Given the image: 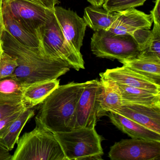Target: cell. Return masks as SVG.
Masks as SVG:
<instances>
[{"label": "cell", "mask_w": 160, "mask_h": 160, "mask_svg": "<svg viewBox=\"0 0 160 160\" xmlns=\"http://www.w3.org/2000/svg\"><path fill=\"white\" fill-rule=\"evenodd\" d=\"M1 41L3 51L17 62L18 67L11 76L25 87L37 82L57 79L71 68L66 62L47 56L40 48L20 43L6 31H3Z\"/></svg>", "instance_id": "obj_1"}, {"label": "cell", "mask_w": 160, "mask_h": 160, "mask_svg": "<svg viewBox=\"0 0 160 160\" xmlns=\"http://www.w3.org/2000/svg\"><path fill=\"white\" fill-rule=\"evenodd\" d=\"M85 82L59 86L40 104L36 124L53 133L73 130L78 102Z\"/></svg>", "instance_id": "obj_2"}, {"label": "cell", "mask_w": 160, "mask_h": 160, "mask_svg": "<svg viewBox=\"0 0 160 160\" xmlns=\"http://www.w3.org/2000/svg\"><path fill=\"white\" fill-rule=\"evenodd\" d=\"M17 143L11 160H66L54 133L39 124Z\"/></svg>", "instance_id": "obj_3"}, {"label": "cell", "mask_w": 160, "mask_h": 160, "mask_svg": "<svg viewBox=\"0 0 160 160\" xmlns=\"http://www.w3.org/2000/svg\"><path fill=\"white\" fill-rule=\"evenodd\" d=\"M54 133L66 160L102 159V139L95 128H79Z\"/></svg>", "instance_id": "obj_4"}, {"label": "cell", "mask_w": 160, "mask_h": 160, "mask_svg": "<svg viewBox=\"0 0 160 160\" xmlns=\"http://www.w3.org/2000/svg\"><path fill=\"white\" fill-rule=\"evenodd\" d=\"M40 41L43 52L47 56L62 60L76 71L85 69L82 54L69 43L55 14L41 29Z\"/></svg>", "instance_id": "obj_5"}, {"label": "cell", "mask_w": 160, "mask_h": 160, "mask_svg": "<svg viewBox=\"0 0 160 160\" xmlns=\"http://www.w3.org/2000/svg\"><path fill=\"white\" fill-rule=\"evenodd\" d=\"M91 48L98 58L120 61L136 58L140 51L132 35H116L110 31L94 32Z\"/></svg>", "instance_id": "obj_6"}, {"label": "cell", "mask_w": 160, "mask_h": 160, "mask_svg": "<svg viewBox=\"0 0 160 160\" xmlns=\"http://www.w3.org/2000/svg\"><path fill=\"white\" fill-rule=\"evenodd\" d=\"M2 6L40 41L41 29L54 14V12L41 6L34 0H3Z\"/></svg>", "instance_id": "obj_7"}, {"label": "cell", "mask_w": 160, "mask_h": 160, "mask_svg": "<svg viewBox=\"0 0 160 160\" xmlns=\"http://www.w3.org/2000/svg\"><path fill=\"white\" fill-rule=\"evenodd\" d=\"M101 84L93 79L85 82V86L78 102L73 129L95 128L100 118Z\"/></svg>", "instance_id": "obj_8"}, {"label": "cell", "mask_w": 160, "mask_h": 160, "mask_svg": "<svg viewBox=\"0 0 160 160\" xmlns=\"http://www.w3.org/2000/svg\"><path fill=\"white\" fill-rule=\"evenodd\" d=\"M108 157L111 160H160V141L122 139L110 148Z\"/></svg>", "instance_id": "obj_9"}, {"label": "cell", "mask_w": 160, "mask_h": 160, "mask_svg": "<svg viewBox=\"0 0 160 160\" xmlns=\"http://www.w3.org/2000/svg\"><path fill=\"white\" fill-rule=\"evenodd\" d=\"M54 12L67 41L76 51L81 53L87 27L84 19L76 12L60 6H56Z\"/></svg>", "instance_id": "obj_10"}, {"label": "cell", "mask_w": 160, "mask_h": 160, "mask_svg": "<svg viewBox=\"0 0 160 160\" xmlns=\"http://www.w3.org/2000/svg\"><path fill=\"white\" fill-rule=\"evenodd\" d=\"M116 112L160 134V105L124 102Z\"/></svg>", "instance_id": "obj_11"}, {"label": "cell", "mask_w": 160, "mask_h": 160, "mask_svg": "<svg viewBox=\"0 0 160 160\" xmlns=\"http://www.w3.org/2000/svg\"><path fill=\"white\" fill-rule=\"evenodd\" d=\"M152 23L150 15L135 8H129L119 12L109 31L116 35H132L140 29H150Z\"/></svg>", "instance_id": "obj_12"}, {"label": "cell", "mask_w": 160, "mask_h": 160, "mask_svg": "<svg viewBox=\"0 0 160 160\" xmlns=\"http://www.w3.org/2000/svg\"><path fill=\"white\" fill-rule=\"evenodd\" d=\"M100 76L118 85H124L138 88L154 93H160V85L132 71L125 66L107 69Z\"/></svg>", "instance_id": "obj_13"}, {"label": "cell", "mask_w": 160, "mask_h": 160, "mask_svg": "<svg viewBox=\"0 0 160 160\" xmlns=\"http://www.w3.org/2000/svg\"><path fill=\"white\" fill-rule=\"evenodd\" d=\"M2 13L4 30L20 43L42 50L41 42L38 37L14 19L7 8L3 6H2Z\"/></svg>", "instance_id": "obj_14"}, {"label": "cell", "mask_w": 160, "mask_h": 160, "mask_svg": "<svg viewBox=\"0 0 160 160\" xmlns=\"http://www.w3.org/2000/svg\"><path fill=\"white\" fill-rule=\"evenodd\" d=\"M111 122L118 129L133 138L160 141V134L116 112H109Z\"/></svg>", "instance_id": "obj_15"}, {"label": "cell", "mask_w": 160, "mask_h": 160, "mask_svg": "<svg viewBox=\"0 0 160 160\" xmlns=\"http://www.w3.org/2000/svg\"><path fill=\"white\" fill-rule=\"evenodd\" d=\"M100 117L108 112H116L122 105V98L118 84L101 76Z\"/></svg>", "instance_id": "obj_16"}, {"label": "cell", "mask_w": 160, "mask_h": 160, "mask_svg": "<svg viewBox=\"0 0 160 160\" xmlns=\"http://www.w3.org/2000/svg\"><path fill=\"white\" fill-rule=\"evenodd\" d=\"M119 62L132 71L160 85V59L138 56Z\"/></svg>", "instance_id": "obj_17"}, {"label": "cell", "mask_w": 160, "mask_h": 160, "mask_svg": "<svg viewBox=\"0 0 160 160\" xmlns=\"http://www.w3.org/2000/svg\"><path fill=\"white\" fill-rule=\"evenodd\" d=\"M60 80L37 82L26 87L23 92L22 102L26 108H32L44 100L59 86Z\"/></svg>", "instance_id": "obj_18"}, {"label": "cell", "mask_w": 160, "mask_h": 160, "mask_svg": "<svg viewBox=\"0 0 160 160\" xmlns=\"http://www.w3.org/2000/svg\"><path fill=\"white\" fill-rule=\"evenodd\" d=\"M119 14V12H110L91 5L85 8L83 18L87 27L94 32L101 30L108 31Z\"/></svg>", "instance_id": "obj_19"}, {"label": "cell", "mask_w": 160, "mask_h": 160, "mask_svg": "<svg viewBox=\"0 0 160 160\" xmlns=\"http://www.w3.org/2000/svg\"><path fill=\"white\" fill-rule=\"evenodd\" d=\"M124 102L144 105H160V93H154L138 88L118 85Z\"/></svg>", "instance_id": "obj_20"}, {"label": "cell", "mask_w": 160, "mask_h": 160, "mask_svg": "<svg viewBox=\"0 0 160 160\" xmlns=\"http://www.w3.org/2000/svg\"><path fill=\"white\" fill-rule=\"evenodd\" d=\"M34 109L32 108L24 109L0 138V142L8 150L10 151L13 149L15 144L18 142L22 129L28 121L34 116Z\"/></svg>", "instance_id": "obj_21"}, {"label": "cell", "mask_w": 160, "mask_h": 160, "mask_svg": "<svg viewBox=\"0 0 160 160\" xmlns=\"http://www.w3.org/2000/svg\"><path fill=\"white\" fill-rule=\"evenodd\" d=\"M25 88V86L12 76L1 78L0 79V100L22 102Z\"/></svg>", "instance_id": "obj_22"}, {"label": "cell", "mask_w": 160, "mask_h": 160, "mask_svg": "<svg viewBox=\"0 0 160 160\" xmlns=\"http://www.w3.org/2000/svg\"><path fill=\"white\" fill-rule=\"evenodd\" d=\"M138 56L160 59V26L153 25L150 39Z\"/></svg>", "instance_id": "obj_23"}, {"label": "cell", "mask_w": 160, "mask_h": 160, "mask_svg": "<svg viewBox=\"0 0 160 160\" xmlns=\"http://www.w3.org/2000/svg\"><path fill=\"white\" fill-rule=\"evenodd\" d=\"M147 0H105L103 8L110 12L142 6Z\"/></svg>", "instance_id": "obj_24"}, {"label": "cell", "mask_w": 160, "mask_h": 160, "mask_svg": "<svg viewBox=\"0 0 160 160\" xmlns=\"http://www.w3.org/2000/svg\"><path fill=\"white\" fill-rule=\"evenodd\" d=\"M17 67L16 59L3 51L0 57V79L11 76Z\"/></svg>", "instance_id": "obj_25"}, {"label": "cell", "mask_w": 160, "mask_h": 160, "mask_svg": "<svg viewBox=\"0 0 160 160\" xmlns=\"http://www.w3.org/2000/svg\"><path fill=\"white\" fill-rule=\"evenodd\" d=\"M26 108L22 102L0 100V119L16 111Z\"/></svg>", "instance_id": "obj_26"}, {"label": "cell", "mask_w": 160, "mask_h": 160, "mask_svg": "<svg viewBox=\"0 0 160 160\" xmlns=\"http://www.w3.org/2000/svg\"><path fill=\"white\" fill-rule=\"evenodd\" d=\"M151 35L152 31L148 29H140L132 34V37L137 44L140 53L145 49Z\"/></svg>", "instance_id": "obj_27"}, {"label": "cell", "mask_w": 160, "mask_h": 160, "mask_svg": "<svg viewBox=\"0 0 160 160\" xmlns=\"http://www.w3.org/2000/svg\"><path fill=\"white\" fill-rule=\"evenodd\" d=\"M25 109L16 111L0 119V138L8 130L9 126L13 122L19 117L22 111Z\"/></svg>", "instance_id": "obj_28"}, {"label": "cell", "mask_w": 160, "mask_h": 160, "mask_svg": "<svg viewBox=\"0 0 160 160\" xmlns=\"http://www.w3.org/2000/svg\"><path fill=\"white\" fill-rule=\"evenodd\" d=\"M150 16L153 24L160 26V0L155 1V5L150 12Z\"/></svg>", "instance_id": "obj_29"}, {"label": "cell", "mask_w": 160, "mask_h": 160, "mask_svg": "<svg viewBox=\"0 0 160 160\" xmlns=\"http://www.w3.org/2000/svg\"><path fill=\"white\" fill-rule=\"evenodd\" d=\"M38 4L44 8L54 12L57 4L59 3L58 0H34Z\"/></svg>", "instance_id": "obj_30"}, {"label": "cell", "mask_w": 160, "mask_h": 160, "mask_svg": "<svg viewBox=\"0 0 160 160\" xmlns=\"http://www.w3.org/2000/svg\"><path fill=\"white\" fill-rule=\"evenodd\" d=\"M12 157L10 151L0 142V160H11Z\"/></svg>", "instance_id": "obj_31"}, {"label": "cell", "mask_w": 160, "mask_h": 160, "mask_svg": "<svg viewBox=\"0 0 160 160\" xmlns=\"http://www.w3.org/2000/svg\"><path fill=\"white\" fill-rule=\"evenodd\" d=\"M88 2H89L92 5L95 7H102L103 4L104 3L105 0H87Z\"/></svg>", "instance_id": "obj_32"}, {"label": "cell", "mask_w": 160, "mask_h": 160, "mask_svg": "<svg viewBox=\"0 0 160 160\" xmlns=\"http://www.w3.org/2000/svg\"><path fill=\"white\" fill-rule=\"evenodd\" d=\"M3 50L2 49V44L1 41H0V57L1 56L3 52Z\"/></svg>", "instance_id": "obj_33"}, {"label": "cell", "mask_w": 160, "mask_h": 160, "mask_svg": "<svg viewBox=\"0 0 160 160\" xmlns=\"http://www.w3.org/2000/svg\"><path fill=\"white\" fill-rule=\"evenodd\" d=\"M2 2L3 0H0V10L2 9Z\"/></svg>", "instance_id": "obj_34"}]
</instances>
